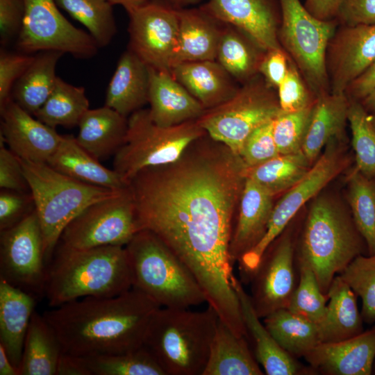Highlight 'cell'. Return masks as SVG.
<instances>
[{"instance_id":"obj_25","label":"cell","mask_w":375,"mask_h":375,"mask_svg":"<svg viewBox=\"0 0 375 375\" xmlns=\"http://www.w3.org/2000/svg\"><path fill=\"white\" fill-rule=\"evenodd\" d=\"M178 13V37L173 67L185 62L216 60L224 23L201 6L180 8Z\"/></svg>"},{"instance_id":"obj_8","label":"cell","mask_w":375,"mask_h":375,"mask_svg":"<svg viewBox=\"0 0 375 375\" xmlns=\"http://www.w3.org/2000/svg\"><path fill=\"white\" fill-rule=\"evenodd\" d=\"M207 133L197 119L164 127L151 119L149 108L128 118L123 145L114 155L113 169L128 183L140 170L176 161L194 140Z\"/></svg>"},{"instance_id":"obj_26","label":"cell","mask_w":375,"mask_h":375,"mask_svg":"<svg viewBox=\"0 0 375 375\" xmlns=\"http://www.w3.org/2000/svg\"><path fill=\"white\" fill-rule=\"evenodd\" d=\"M35 307L33 294L0 278V344L18 369Z\"/></svg>"},{"instance_id":"obj_6","label":"cell","mask_w":375,"mask_h":375,"mask_svg":"<svg viewBox=\"0 0 375 375\" xmlns=\"http://www.w3.org/2000/svg\"><path fill=\"white\" fill-rule=\"evenodd\" d=\"M133 288L160 307L190 308L206 302L188 266L153 233L138 232L125 246Z\"/></svg>"},{"instance_id":"obj_30","label":"cell","mask_w":375,"mask_h":375,"mask_svg":"<svg viewBox=\"0 0 375 375\" xmlns=\"http://www.w3.org/2000/svg\"><path fill=\"white\" fill-rule=\"evenodd\" d=\"M55 170L81 182L112 190L127 188L114 169L103 166L77 142L72 135H62L55 153L47 162Z\"/></svg>"},{"instance_id":"obj_59","label":"cell","mask_w":375,"mask_h":375,"mask_svg":"<svg viewBox=\"0 0 375 375\" xmlns=\"http://www.w3.org/2000/svg\"><path fill=\"white\" fill-rule=\"evenodd\" d=\"M168 4L172 7L180 9L183 8H188L191 5L199 3L202 0H164Z\"/></svg>"},{"instance_id":"obj_12","label":"cell","mask_w":375,"mask_h":375,"mask_svg":"<svg viewBox=\"0 0 375 375\" xmlns=\"http://www.w3.org/2000/svg\"><path fill=\"white\" fill-rule=\"evenodd\" d=\"M140 231L128 186L116 195L95 202L63 230L59 242L72 248L125 247Z\"/></svg>"},{"instance_id":"obj_29","label":"cell","mask_w":375,"mask_h":375,"mask_svg":"<svg viewBox=\"0 0 375 375\" xmlns=\"http://www.w3.org/2000/svg\"><path fill=\"white\" fill-rule=\"evenodd\" d=\"M349 106L344 93L329 92L316 98L301 148L312 165L329 142L343 137Z\"/></svg>"},{"instance_id":"obj_3","label":"cell","mask_w":375,"mask_h":375,"mask_svg":"<svg viewBox=\"0 0 375 375\" xmlns=\"http://www.w3.org/2000/svg\"><path fill=\"white\" fill-rule=\"evenodd\" d=\"M47 267L44 295L49 307L85 297H107L133 288L125 247L76 249L58 242Z\"/></svg>"},{"instance_id":"obj_40","label":"cell","mask_w":375,"mask_h":375,"mask_svg":"<svg viewBox=\"0 0 375 375\" xmlns=\"http://www.w3.org/2000/svg\"><path fill=\"white\" fill-rule=\"evenodd\" d=\"M347 201L353 221L367 247L375 254V177H369L354 166L347 176Z\"/></svg>"},{"instance_id":"obj_36","label":"cell","mask_w":375,"mask_h":375,"mask_svg":"<svg viewBox=\"0 0 375 375\" xmlns=\"http://www.w3.org/2000/svg\"><path fill=\"white\" fill-rule=\"evenodd\" d=\"M265 51L244 32L224 23L216 61L235 81L244 84L258 74Z\"/></svg>"},{"instance_id":"obj_44","label":"cell","mask_w":375,"mask_h":375,"mask_svg":"<svg viewBox=\"0 0 375 375\" xmlns=\"http://www.w3.org/2000/svg\"><path fill=\"white\" fill-rule=\"evenodd\" d=\"M299 270V282L287 308L319 325L325 317L328 297L322 291L310 267L300 265Z\"/></svg>"},{"instance_id":"obj_60","label":"cell","mask_w":375,"mask_h":375,"mask_svg":"<svg viewBox=\"0 0 375 375\" xmlns=\"http://www.w3.org/2000/svg\"><path fill=\"white\" fill-rule=\"evenodd\" d=\"M370 120H371V122L372 124V126H374V128L375 129V114L370 115Z\"/></svg>"},{"instance_id":"obj_14","label":"cell","mask_w":375,"mask_h":375,"mask_svg":"<svg viewBox=\"0 0 375 375\" xmlns=\"http://www.w3.org/2000/svg\"><path fill=\"white\" fill-rule=\"evenodd\" d=\"M25 14L16 40L18 51L69 53L80 59L94 57L99 47L88 32L75 27L60 12L55 0H24Z\"/></svg>"},{"instance_id":"obj_33","label":"cell","mask_w":375,"mask_h":375,"mask_svg":"<svg viewBox=\"0 0 375 375\" xmlns=\"http://www.w3.org/2000/svg\"><path fill=\"white\" fill-rule=\"evenodd\" d=\"M327 295L326 313L318 325L321 343L345 340L364 331L357 295L338 274L333 278Z\"/></svg>"},{"instance_id":"obj_5","label":"cell","mask_w":375,"mask_h":375,"mask_svg":"<svg viewBox=\"0 0 375 375\" xmlns=\"http://www.w3.org/2000/svg\"><path fill=\"white\" fill-rule=\"evenodd\" d=\"M219 317L203 310L160 307L151 318L144 345L166 375H202Z\"/></svg>"},{"instance_id":"obj_39","label":"cell","mask_w":375,"mask_h":375,"mask_svg":"<svg viewBox=\"0 0 375 375\" xmlns=\"http://www.w3.org/2000/svg\"><path fill=\"white\" fill-rule=\"evenodd\" d=\"M89 109L84 88L73 85L58 76L51 94L34 116L53 128H72L78 125Z\"/></svg>"},{"instance_id":"obj_15","label":"cell","mask_w":375,"mask_h":375,"mask_svg":"<svg viewBox=\"0 0 375 375\" xmlns=\"http://www.w3.org/2000/svg\"><path fill=\"white\" fill-rule=\"evenodd\" d=\"M46 262L35 210L15 226L1 231L0 278L31 294H44Z\"/></svg>"},{"instance_id":"obj_47","label":"cell","mask_w":375,"mask_h":375,"mask_svg":"<svg viewBox=\"0 0 375 375\" xmlns=\"http://www.w3.org/2000/svg\"><path fill=\"white\" fill-rule=\"evenodd\" d=\"M273 120L254 129L244 142L240 156L248 168L259 165L280 154L274 138Z\"/></svg>"},{"instance_id":"obj_20","label":"cell","mask_w":375,"mask_h":375,"mask_svg":"<svg viewBox=\"0 0 375 375\" xmlns=\"http://www.w3.org/2000/svg\"><path fill=\"white\" fill-rule=\"evenodd\" d=\"M304 358L316 374L370 375L375 361V326L345 340L319 343Z\"/></svg>"},{"instance_id":"obj_32","label":"cell","mask_w":375,"mask_h":375,"mask_svg":"<svg viewBox=\"0 0 375 375\" xmlns=\"http://www.w3.org/2000/svg\"><path fill=\"white\" fill-rule=\"evenodd\" d=\"M247 338L238 336L219 319L202 375H262Z\"/></svg>"},{"instance_id":"obj_34","label":"cell","mask_w":375,"mask_h":375,"mask_svg":"<svg viewBox=\"0 0 375 375\" xmlns=\"http://www.w3.org/2000/svg\"><path fill=\"white\" fill-rule=\"evenodd\" d=\"M62 352L54 330L35 310L24 343L19 375H56Z\"/></svg>"},{"instance_id":"obj_19","label":"cell","mask_w":375,"mask_h":375,"mask_svg":"<svg viewBox=\"0 0 375 375\" xmlns=\"http://www.w3.org/2000/svg\"><path fill=\"white\" fill-rule=\"evenodd\" d=\"M1 142L19 158L47 163L62 135L23 109L12 98L0 108Z\"/></svg>"},{"instance_id":"obj_49","label":"cell","mask_w":375,"mask_h":375,"mask_svg":"<svg viewBox=\"0 0 375 375\" xmlns=\"http://www.w3.org/2000/svg\"><path fill=\"white\" fill-rule=\"evenodd\" d=\"M34 210L30 192L3 189L0 192V231L15 226Z\"/></svg>"},{"instance_id":"obj_9","label":"cell","mask_w":375,"mask_h":375,"mask_svg":"<svg viewBox=\"0 0 375 375\" xmlns=\"http://www.w3.org/2000/svg\"><path fill=\"white\" fill-rule=\"evenodd\" d=\"M281 22L278 37L315 97L331 92L327 49L338 23L312 15L300 0H279Z\"/></svg>"},{"instance_id":"obj_58","label":"cell","mask_w":375,"mask_h":375,"mask_svg":"<svg viewBox=\"0 0 375 375\" xmlns=\"http://www.w3.org/2000/svg\"><path fill=\"white\" fill-rule=\"evenodd\" d=\"M360 103L369 114H375V90L361 101Z\"/></svg>"},{"instance_id":"obj_55","label":"cell","mask_w":375,"mask_h":375,"mask_svg":"<svg viewBox=\"0 0 375 375\" xmlns=\"http://www.w3.org/2000/svg\"><path fill=\"white\" fill-rule=\"evenodd\" d=\"M342 0H306L303 4L314 17L322 20L335 18Z\"/></svg>"},{"instance_id":"obj_7","label":"cell","mask_w":375,"mask_h":375,"mask_svg":"<svg viewBox=\"0 0 375 375\" xmlns=\"http://www.w3.org/2000/svg\"><path fill=\"white\" fill-rule=\"evenodd\" d=\"M19 160L40 224L46 262L50 261L63 230L71 221L91 204L123 190L85 183L47 163Z\"/></svg>"},{"instance_id":"obj_45","label":"cell","mask_w":375,"mask_h":375,"mask_svg":"<svg viewBox=\"0 0 375 375\" xmlns=\"http://www.w3.org/2000/svg\"><path fill=\"white\" fill-rule=\"evenodd\" d=\"M315 102L298 111H281L274 118L273 135L280 154L292 153L301 150Z\"/></svg>"},{"instance_id":"obj_61","label":"cell","mask_w":375,"mask_h":375,"mask_svg":"<svg viewBox=\"0 0 375 375\" xmlns=\"http://www.w3.org/2000/svg\"><path fill=\"white\" fill-rule=\"evenodd\" d=\"M373 372H374L375 374V361H374V367H373Z\"/></svg>"},{"instance_id":"obj_16","label":"cell","mask_w":375,"mask_h":375,"mask_svg":"<svg viewBox=\"0 0 375 375\" xmlns=\"http://www.w3.org/2000/svg\"><path fill=\"white\" fill-rule=\"evenodd\" d=\"M128 15V49L148 67L171 72L178 44V9L164 0H153Z\"/></svg>"},{"instance_id":"obj_48","label":"cell","mask_w":375,"mask_h":375,"mask_svg":"<svg viewBox=\"0 0 375 375\" xmlns=\"http://www.w3.org/2000/svg\"><path fill=\"white\" fill-rule=\"evenodd\" d=\"M35 55L0 50V108L10 99L16 81L24 73Z\"/></svg>"},{"instance_id":"obj_54","label":"cell","mask_w":375,"mask_h":375,"mask_svg":"<svg viewBox=\"0 0 375 375\" xmlns=\"http://www.w3.org/2000/svg\"><path fill=\"white\" fill-rule=\"evenodd\" d=\"M374 90H375V62L348 85L344 94L349 100L360 102Z\"/></svg>"},{"instance_id":"obj_10","label":"cell","mask_w":375,"mask_h":375,"mask_svg":"<svg viewBox=\"0 0 375 375\" xmlns=\"http://www.w3.org/2000/svg\"><path fill=\"white\" fill-rule=\"evenodd\" d=\"M351 158L342 138L328 142L306 175L274 204L267 231L260 242L238 261L240 281L249 283L269 245L284 231L298 212L335 177L347 169Z\"/></svg>"},{"instance_id":"obj_38","label":"cell","mask_w":375,"mask_h":375,"mask_svg":"<svg viewBox=\"0 0 375 375\" xmlns=\"http://www.w3.org/2000/svg\"><path fill=\"white\" fill-rule=\"evenodd\" d=\"M312 165L302 150L279 154L256 167H247V177L276 197L286 192L308 172Z\"/></svg>"},{"instance_id":"obj_53","label":"cell","mask_w":375,"mask_h":375,"mask_svg":"<svg viewBox=\"0 0 375 375\" xmlns=\"http://www.w3.org/2000/svg\"><path fill=\"white\" fill-rule=\"evenodd\" d=\"M289 66V59L282 48L272 49L265 51L258 68V74L266 83L277 89L285 78Z\"/></svg>"},{"instance_id":"obj_17","label":"cell","mask_w":375,"mask_h":375,"mask_svg":"<svg viewBox=\"0 0 375 375\" xmlns=\"http://www.w3.org/2000/svg\"><path fill=\"white\" fill-rule=\"evenodd\" d=\"M375 62V24L341 26L329 42L326 66L331 92L348 85Z\"/></svg>"},{"instance_id":"obj_51","label":"cell","mask_w":375,"mask_h":375,"mask_svg":"<svg viewBox=\"0 0 375 375\" xmlns=\"http://www.w3.org/2000/svg\"><path fill=\"white\" fill-rule=\"evenodd\" d=\"M25 14L24 0H0V43L5 48L17 39Z\"/></svg>"},{"instance_id":"obj_52","label":"cell","mask_w":375,"mask_h":375,"mask_svg":"<svg viewBox=\"0 0 375 375\" xmlns=\"http://www.w3.org/2000/svg\"><path fill=\"white\" fill-rule=\"evenodd\" d=\"M335 19L345 26L375 24V0H342Z\"/></svg>"},{"instance_id":"obj_46","label":"cell","mask_w":375,"mask_h":375,"mask_svg":"<svg viewBox=\"0 0 375 375\" xmlns=\"http://www.w3.org/2000/svg\"><path fill=\"white\" fill-rule=\"evenodd\" d=\"M306 85L296 65L289 59L287 74L276 89L281 111H298L315 102L316 98L311 97Z\"/></svg>"},{"instance_id":"obj_37","label":"cell","mask_w":375,"mask_h":375,"mask_svg":"<svg viewBox=\"0 0 375 375\" xmlns=\"http://www.w3.org/2000/svg\"><path fill=\"white\" fill-rule=\"evenodd\" d=\"M263 324L277 343L295 358H304L321 343L318 324L288 308L270 313L263 318Z\"/></svg>"},{"instance_id":"obj_4","label":"cell","mask_w":375,"mask_h":375,"mask_svg":"<svg viewBox=\"0 0 375 375\" xmlns=\"http://www.w3.org/2000/svg\"><path fill=\"white\" fill-rule=\"evenodd\" d=\"M368 255L367 244L350 209L333 193L321 192L312 199L297 239L298 267L313 271L324 294L355 258Z\"/></svg>"},{"instance_id":"obj_43","label":"cell","mask_w":375,"mask_h":375,"mask_svg":"<svg viewBox=\"0 0 375 375\" xmlns=\"http://www.w3.org/2000/svg\"><path fill=\"white\" fill-rule=\"evenodd\" d=\"M362 300L361 315L367 324L375 322V254L360 255L339 274Z\"/></svg>"},{"instance_id":"obj_18","label":"cell","mask_w":375,"mask_h":375,"mask_svg":"<svg viewBox=\"0 0 375 375\" xmlns=\"http://www.w3.org/2000/svg\"><path fill=\"white\" fill-rule=\"evenodd\" d=\"M201 6L218 21L244 32L263 50L281 48L279 0H208Z\"/></svg>"},{"instance_id":"obj_50","label":"cell","mask_w":375,"mask_h":375,"mask_svg":"<svg viewBox=\"0 0 375 375\" xmlns=\"http://www.w3.org/2000/svg\"><path fill=\"white\" fill-rule=\"evenodd\" d=\"M0 188L4 190L30 192L19 158L1 143Z\"/></svg>"},{"instance_id":"obj_31","label":"cell","mask_w":375,"mask_h":375,"mask_svg":"<svg viewBox=\"0 0 375 375\" xmlns=\"http://www.w3.org/2000/svg\"><path fill=\"white\" fill-rule=\"evenodd\" d=\"M78 126V143L99 160L115 155L123 145L128 131V119L104 106L89 109Z\"/></svg>"},{"instance_id":"obj_23","label":"cell","mask_w":375,"mask_h":375,"mask_svg":"<svg viewBox=\"0 0 375 375\" xmlns=\"http://www.w3.org/2000/svg\"><path fill=\"white\" fill-rule=\"evenodd\" d=\"M148 103L153 121L164 127L197 120L206 109L172 76L171 72L149 67Z\"/></svg>"},{"instance_id":"obj_2","label":"cell","mask_w":375,"mask_h":375,"mask_svg":"<svg viewBox=\"0 0 375 375\" xmlns=\"http://www.w3.org/2000/svg\"><path fill=\"white\" fill-rule=\"evenodd\" d=\"M160 306L138 289L116 296L85 297L42 314L65 353L74 356L124 353L144 346Z\"/></svg>"},{"instance_id":"obj_27","label":"cell","mask_w":375,"mask_h":375,"mask_svg":"<svg viewBox=\"0 0 375 375\" xmlns=\"http://www.w3.org/2000/svg\"><path fill=\"white\" fill-rule=\"evenodd\" d=\"M149 67L128 49L120 56L108 83L105 106L128 117L148 103Z\"/></svg>"},{"instance_id":"obj_41","label":"cell","mask_w":375,"mask_h":375,"mask_svg":"<svg viewBox=\"0 0 375 375\" xmlns=\"http://www.w3.org/2000/svg\"><path fill=\"white\" fill-rule=\"evenodd\" d=\"M57 6L82 24L99 48L108 46L117 33L112 5L108 0H55Z\"/></svg>"},{"instance_id":"obj_11","label":"cell","mask_w":375,"mask_h":375,"mask_svg":"<svg viewBox=\"0 0 375 375\" xmlns=\"http://www.w3.org/2000/svg\"><path fill=\"white\" fill-rule=\"evenodd\" d=\"M274 90L258 74L228 99L206 110L197 122L210 137L240 156L250 133L281 111Z\"/></svg>"},{"instance_id":"obj_24","label":"cell","mask_w":375,"mask_h":375,"mask_svg":"<svg viewBox=\"0 0 375 375\" xmlns=\"http://www.w3.org/2000/svg\"><path fill=\"white\" fill-rule=\"evenodd\" d=\"M274 197L247 177L230 244L233 265L264 237L274 206Z\"/></svg>"},{"instance_id":"obj_56","label":"cell","mask_w":375,"mask_h":375,"mask_svg":"<svg viewBox=\"0 0 375 375\" xmlns=\"http://www.w3.org/2000/svg\"><path fill=\"white\" fill-rule=\"evenodd\" d=\"M0 375H19V369L10 360L4 347L1 344Z\"/></svg>"},{"instance_id":"obj_35","label":"cell","mask_w":375,"mask_h":375,"mask_svg":"<svg viewBox=\"0 0 375 375\" xmlns=\"http://www.w3.org/2000/svg\"><path fill=\"white\" fill-rule=\"evenodd\" d=\"M63 54L56 51L35 53L31 64L15 83L12 99L32 115L51 94L58 77L56 67Z\"/></svg>"},{"instance_id":"obj_1","label":"cell","mask_w":375,"mask_h":375,"mask_svg":"<svg viewBox=\"0 0 375 375\" xmlns=\"http://www.w3.org/2000/svg\"><path fill=\"white\" fill-rule=\"evenodd\" d=\"M247 172L239 155L206 133L176 161L144 168L128 182L140 231L153 233L188 266L231 328L242 323L230 244Z\"/></svg>"},{"instance_id":"obj_22","label":"cell","mask_w":375,"mask_h":375,"mask_svg":"<svg viewBox=\"0 0 375 375\" xmlns=\"http://www.w3.org/2000/svg\"><path fill=\"white\" fill-rule=\"evenodd\" d=\"M57 375H166L144 345L119 353L74 356L62 353Z\"/></svg>"},{"instance_id":"obj_57","label":"cell","mask_w":375,"mask_h":375,"mask_svg":"<svg viewBox=\"0 0 375 375\" xmlns=\"http://www.w3.org/2000/svg\"><path fill=\"white\" fill-rule=\"evenodd\" d=\"M112 6L121 5L127 12L153 0H108Z\"/></svg>"},{"instance_id":"obj_42","label":"cell","mask_w":375,"mask_h":375,"mask_svg":"<svg viewBox=\"0 0 375 375\" xmlns=\"http://www.w3.org/2000/svg\"><path fill=\"white\" fill-rule=\"evenodd\" d=\"M348 122L352 135L355 167L364 175L375 177V129L370 115L360 101L349 100Z\"/></svg>"},{"instance_id":"obj_28","label":"cell","mask_w":375,"mask_h":375,"mask_svg":"<svg viewBox=\"0 0 375 375\" xmlns=\"http://www.w3.org/2000/svg\"><path fill=\"white\" fill-rule=\"evenodd\" d=\"M171 73L206 110L224 102L239 88L216 60L179 63L172 68Z\"/></svg>"},{"instance_id":"obj_13","label":"cell","mask_w":375,"mask_h":375,"mask_svg":"<svg viewBox=\"0 0 375 375\" xmlns=\"http://www.w3.org/2000/svg\"><path fill=\"white\" fill-rule=\"evenodd\" d=\"M292 221L266 249L249 282L251 301L260 319L287 308L299 282L296 249L302 223L297 227Z\"/></svg>"},{"instance_id":"obj_21","label":"cell","mask_w":375,"mask_h":375,"mask_svg":"<svg viewBox=\"0 0 375 375\" xmlns=\"http://www.w3.org/2000/svg\"><path fill=\"white\" fill-rule=\"evenodd\" d=\"M233 287L239 299L242 319L247 332L254 344V356L267 375L315 374L311 367H306L285 351L275 340L260 320L253 306L250 294L243 288L242 283L235 277Z\"/></svg>"}]
</instances>
